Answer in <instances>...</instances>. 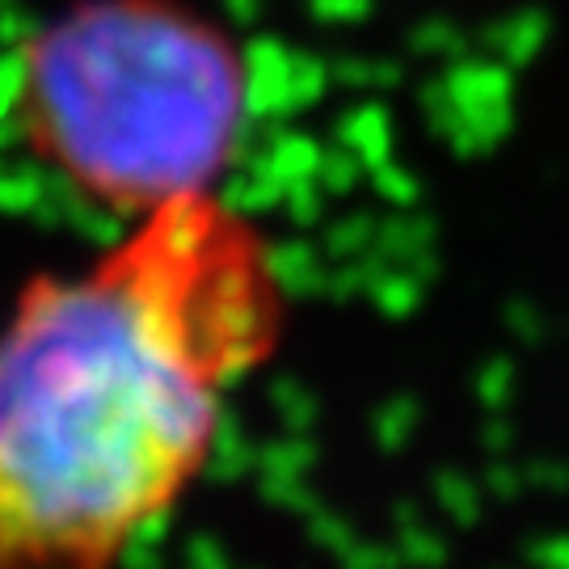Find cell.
Instances as JSON below:
<instances>
[{"instance_id": "6da1fadb", "label": "cell", "mask_w": 569, "mask_h": 569, "mask_svg": "<svg viewBox=\"0 0 569 569\" xmlns=\"http://www.w3.org/2000/svg\"><path fill=\"white\" fill-rule=\"evenodd\" d=\"M283 326L270 244L220 194L39 274L0 326V569H119L203 477Z\"/></svg>"}, {"instance_id": "7a4b0ae2", "label": "cell", "mask_w": 569, "mask_h": 569, "mask_svg": "<svg viewBox=\"0 0 569 569\" xmlns=\"http://www.w3.org/2000/svg\"><path fill=\"white\" fill-rule=\"evenodd\" d=\"M13 106L42 164L136 224L216 194L249 72L237 42L178 0H77L26 39Z\"/></svg>"}]
</instances>
